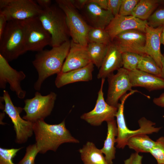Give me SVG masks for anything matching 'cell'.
Here are the masks:
<instances>
[{
  "label": "cell",
  "mask_w": 164,
  "mask_h": 164,
  "mask_svg": "<svg viewBox=\"0 0 164 164\" xmlns=\"http://www.w3.org/2000/svg\"><path fill=\"white\" fill-rule=\"evenodd\" d=\"M160 43L164 46V28H163L160 36Z\"/></svg>",
  "instance_id": "43"
},
{
  "label": "cell",
  "mask_w": 164,
  "mask_h": 164,
  "mask_svg": "<svg viewBox=\"0 0 164 164\" xmlns=\"http://www.w3.org/2000/svg\"><path fill=\"white\" fill-rule=\"evenodd\" d=\"M122 53L129 52L141 55L146 54L145 32L136 29L123 32L116 36L113 41Z\"/></svg>",
  "instance_id": "13"
},
{
  "label": "cell",
  "mask_w": 164,
  "mask_h": 164,
  "mask_svg": "<svg viewBox=\"0 0 164 164\" xmlns=\"http://www.w3.org/2000/svg\"><path fill=\"white\" fill-rule=\"evenodd\" d=\"M105 79H101V87L95 107L91 111L82 114L80 118L91 125L98 126L105 121L114 119L118 108L111 106L105 101L103 87Z\"/></svg>",
  "instance_id": "11"
},
{
  "label": "cell",
  "mask_w": 164,
  "mask_h": 164,
  "mask_svg": "<svg viewBox=\"0 0 164 164\" xmlns=\"http://www.w3.org/2000/svg\"><path fill=\"white\" fill-rule=\"evenodd\" d=\"M83 9L87 20L93 27L105 29L114 17L109 11L101 8L89 0Z\"/></svg>",
  "instance_id": "18"
},
{
  "label": "cell",
  "mask_w": 164,
  "mask_h": 164,
  "mask_svg": "<svg viewBox=\"0 0 164 164\" xmlns=\"http://www.w3.org/2000/svg\"><path fill=\"white\" fill-rule=\"evenodd\" d=\"M94 65L91 63L85 67L66 72H60L57 74L55 81L58 88L75 82L89 81L92 79Z\"/></svg>",
  "instance_id": "20"
},
{
  "label": "cell",
  "mask_w": 164,
  "mask_h": 164,
  "mask_svg": "<svg viewBox=\"0 0 164 164\" xmlns=\"http://www.w3.org/2000/svg\"><path fill=\"white\" fill-rule=\"evenodd\" d=\"M127 96H125L120 99L118 110L116 116L118 129V135L116 138V147L119 149H124L127 146L128 140L130 138L140 135H149L158 132L161 127L155 126V123L142 117L138 121L139 128L132 130L127 127L124 115V105Z\"/></svg>",
  "instance_id": "5"
},
{
  "label": "cell",
  "mask_w": 164,
  "mask_h": 164,
  "mask_svg": "<svg viewBox=\"0 0 164 164\" xmlns=\"http://www.w3.org/2000/svg\"><path fill=\"white\" fill-rule=\"evenodd\" d=\"M132 87H141L149 91L164 89V79L136 69L128 71Z\"/></svg>",
  "instance_id": "19"
},
{
  "label": "cell",
  "mask_w": 164,
  "mask_h": 164,
  "mask_svg": "<svg viewBox=\"0 0 164 164\" xmlns=\"http://www.w3.org/2000/svg\"><path fill=\"white\" fill-rule=\"evenodd\" d=\"M3 97L5 103L3 111L10 118L16 134L15 142L19 144L25 143L33 133V123L21 118L20 114L23 108L15 106L8 92L4 90Z\"/></svg>",
  "instance_id": "10"
},
{
  "label": "cell",
  "mask_w": 164,
  "mask_h": 164,
  "mask_svg": "<svg viewBox=\"0 0 164 164\" xmlns=\"http://www.w3.org/2000/svg\"><path fill=\"white\" fill-rule=\"evenodd\" d=\"M26 77L24 72L17 71L12 68L8 62L0 55V87L5 89L6 84L9 83L10 89L15 93L17 97L23 99L25 96L26 91L23 90L21 82Z\"/></svg>",
  "instance_id": "14"
},
{
  "label": "cell",
  "mask_w": 164,
  "mask_h": 164,
  "mask_svg": "<svg viewBox=\"0 0 164 164\" xmlns=\"http://www.w3.org/2000/svg\"><path fill=\"white\" fill-rule=\"evenodd\" d=\"M164 28L161 26L152 28L147 24L145 28V54L151 57L157 65L162 67L161 57L162 55L160 50V36Z\"/></svg>",
  "instance_id": "21"
},
{
  "label": "cell",
  "mask_w": 164,
  "mask_h": 164,
  "mask_svg": "<svg viewBox=\"0 0 164 164\" xmlns=\"http://www.w3.org/2000/svg\"><path fill=\"white\" fill-rule=\"evenodd\" d=\"M142 55L132 52L122 53L123 68L128 71L137 69V67Z\"/></svg>",
  "instance_id": "29"
},
{
  "label": "cell",
  "mask_w": 164,
  "mask_h": 164,
  "mask_svg": "<svg viewBox=\"0 0 164 164\" xmlns=\"http://www.w3.org/2000/svg\"><path fill=\"white\" fill-rule=\"evenodd\" d=\"M88 43H96L108 45L111 43L110 37L105 30L99 28L91 27L88 34Z\"/></svg>",
  "instance_id": "28"
},
{
  "label": "cell",
  "mask_w": 164,
  "mask_h": 164,
  "mask_svg": "<svg viewBox=\"0 0 164 164\" xmlns=\"http://www.w3.org/2000/svg\"><path fill=\"white\" fill-rule=\"evenodd\" d=\"M122 53L112 42L108 45L107 50L99 69L97 76L98 79H105L113 72L122 67Z\"/></svg>",
  "instance_id": "17"
},
{
  "label": "cell",
  "mask_w": 164,
  "mask_h": 164,
  "mask_svg": "<svg viewBox=\"0 0 164 164\" xmlns=\"http://www.w3.org/2000/svg\"><path fill=\"white\" fill-rule=\"evenodd\" d=\"M107 78L108 87L106 101L110 105L118 108L119 100L128 91L133 90L128 71L122 67L116 74L110 75Z\"/></svg>",
  "instance_id": "12"
},
{
  "label": "cell",
  "mask_w": 164,
  "mask_h": 164,
  "mask_svg": "<svg viewBox=\"0 0 164 164\" xmlns=\"http://www.w3.org/2000/svg\"><path fill=\"white\" fill-rule=\"evenodd\" d=\"M27 52L21 21H8L0 37V55L9 62Z\"/></svg>",
  "instance_id": "4"
},
{
  "label": "cell",
  "mask_w": 164,
  "mask_h": 164,
  "mask_svg": "<svg viewBox=\"0 0 164 164\" xmlns=\"http://www.w3.org/2000/svg\"><path fill=\"white\" fill-rule=\"evenodd\" d=\"M22 148L7 149L0 148V164H15L13 159L17 152Z\"/></svg>",
  "instance_id": "32"
},
{
  "label": "cell",
  "mask_w": 164,
  "mask_h": 164,
  "mask_svg": "<svg viewBox=\"0 0 164 164\" xmlns=\"http://www.w3.org/2000/svg\"><path fill=\"white\" fill-rule=\"evenodd\" d=\"M32 128L40 153L45 154L50 150L55 152L63 143H80L66 128L65 120L59 124L53 125L40 120L33 123Z\"/></svg>",
  "instance_id": "1"
},
{
  "label": "cell",
  "mask_w": 164,
  "mask_h": 164,
  "mask_svg": "<svg viewBox=\"0 0 164 164\" xmlns=\"http://www.w3.org/2000/svg\"><path fill=\"white\" fill-rule=\"evenodd\" d=\"M153 102L156 105L164 108V93H162L158 97L154 98Z\"/></svg>",
  "instance_id": "40"
},
{
  "label": "cell",
  "mask_w": 164,
  "mask_h": 164,
  "mask_svg": "<svg viewBox=\"0 0 164 164\" xmlns=\"http://www.w3.org/2000/svg\"><path fill=\"white\" fill-rule=\"evenodd\" d=\"M78 151L83 164H108L101 149L92 142H87Z\"/></svg>",
  "instance_id": "23"
},
{
  "label": "cell",
  "mask_w": 164,
  "mask_h": 164,
  "mask_svg": "<svg viewBox=\"0 0 164 164\" xmlns=\"http://www.w3.org/2000/svg\"><path fill=\"white\" fill-rule=\"evenodd\" d=\"M35 1L42 10L46 9L51 5L50 0H36Z\"/></svg>",
  "instance_id": "39"
},
{
  "label": "cell",
  "mask_w": 164,
  "mask_h": 164,
  "mask_svg": "<svg viewBox=\"0 0 164 164\" xmlns=\"http://www.w3.org/2000/svg\"><path fill=\"white\" fill-rule=\"evenodd\" d=\"M161 62L162 64L161 77L164 79V54H162L161 57Z\"/></svg>",
  "instance_id": "42"
},
{
  "label": "cell",
  "mask_w": 164,
  "mask_h": 164,
  "mask_svg": "<svg viewBox=\"0 0 164 164\" xmlns=\"http://www.w3.org/2000/svg\"><path fill=\"white\" fill-rule=\"evenodd\" d=\"M107 133L104 141L103 147L101 150L104 155L108 164H113V160L115 158L116 138L118 135V129L116 120L114 119L106 122Z\"/></svg>",
  "instance_id": "22"
},
{
  "label": "cell",
  "mask_w": 164,
  "mask_h": 164,
  "mask_svg": "<svg viewBox=\"0 0 164 164\" xmlns=\"http://www.w3.org/2000/svg\"><path fill=\"white\" fill-rule=\"evenodd\" d=\"M91 63L87 46L70 40V49L61 72H66L83 68Z\"/></svg>",
  "instance_id": "16"
},
{
  "label": "cell",
  "mask_w": 164,
  "mask_h": 164,
  "mask_svg": "<svg viewBox=\"0 0 164 164\" xmlns=\"http://www.w3.org/2000/svg\"><path fill=\"white\" fill-rule=\"evenodd\" d=\"M42 10L32 0H0V12L8 21H22L37 17Z\"/></svg>",
  "instance_id": "9"
},
{
  "label": "cell",
  "mask_w": 164,
  "mask_h": 164,
  "mask_svg": "<svg viewBox=\"0 0 164 164\" xmlns=\"http://www.w3.org/2000/svg\"><path fill=\"white\" fill-rule=\"evenodd\" d=\"M137 69L161 77V68L153 59L147 54L142 56Z\"/></svg>",
  "instance_id": "27"
},
{
  "label": "cell",
  "mask_w": 164,
  "mask_h": 164,
  "mask_svg": "<svg viewBox=\"0 0 164 164\" xmlns=\"http://www.w3.org/2000/svg\"><path fill=\"white\" fill-rule=\"evenodd\" d=\"M147 21V24L152 28L164 27V7L156 9Z\"/></svg>",
  "instance_id": "30"
},
{
  "label": "cell",
  "mask_w": 164,
  "mask_h": 164,
  "mask_svg": "<svg viewBox=\"0 0 164 164\" xmlns=\"http://www.w3.org/2000/svg\"><path fill=\"white\" fill-rule=\"evenodd\" d=\"M157 164H159V163H157Z\"/></svg>",
  "instance_id": "45"
},
{
  "label": "cell",
  "mask_w": 164,
  "mask_h": 164,
  "mask_svg": "<svg viewBox=\"0 0 164 164\" xmlns=\"http://www.w3.org/2000/svg\"><path fill=\"white\" fill-rule=\"evenodd\" d=\"M147 25V20H142L132 15H118L114 17L105 30L112 42L117 35L127 30L136 29L145 33Z\"/></svg>",
  "instance_id": "15"
},
{
  "label": "cell",
  "mask_w": 164,
  "mask_h": 164,
  "mask_svg": "<svg viewBox=\"0 0 164 164\" xmlns=\"http://www.w3.org/2000/svg\"><path fill=\"white\" fill-rule=\"evenodd\" d=\"M121 3V0H108V9L114 17L118 15Z\"/></svg>",
  "instance_id": "35"
},
{
  "label": "cell",
  "mask_w": 164,
  "mask_h": 164,
  "mask_svg": "<svg viewBox=\"0 0 164 164\" xmlns=\"http://www.w3.org/2000/svg\"><path fill=\"white\" fill-rule=\"evenodd\" d=\"M56 96L53 92L45 96L42 95L39 92H36L33 97L24 100L25 105L23 110L26 114L22 118L32 123L44 120L50 114Z\"/></svg>",
  "instance_id": "8"
},
{
  "label": "cell",
  "mask_w": 164,
  "mask_h": 164,
  "mask_svg": "<svg viewBox=\"0 0 164 164\" xmlns=\"http://www.w3.org/2000/svg\"><path fill=\"white\" fill-rule=\"evenodd\" d=\"M108 45L101 43H88L87 49L91 63L99 69L106 54Z\"/></svg>",
  "instance_id": "26"
},
{
  "label": "cell",
  "mask_w": 164,
  "mask_h": 164,
  "mask_svg": "<svg viewBox=\"0 0 164 164\" xmlns=\"http://www.w3.org/2000/svg\"><path fill=\"white\" fill-rule=\"evenodd\" d=\"M149 153L155 159L157 163L164 164V136L159 137L155 141Z\"/></svg>",
  "instance_id": "31"
},
{
  "label": "cell",
  "mask_w": 164,
  "mask_h": 164,
  "mask_svg": "<svg viewBox=\"0 0 164 164\" xmlns=\"http://www.w3.org/2000/svg\"><path fill=\"white\" fill-rule=\"evenodd\" d=\"M74 6L77 9H83L88 2V0H71Z\"/></svg>",
  "instance_id": "38"
},
{
  "label": "cell",
  "mask_w": 164,
  "mask_h": 164,
  "mask_svg": "<svg viewBox=\"0 0 164 164\" xmlns=\"http://www.w3.org/2000/svg\"><path fill=\"white\" fill-rule=\"evenodd\" d=\"M155 142L147 135H140L130 138L127 141V146L138 153H150Z\"/></svg>",
  "instance_id": "24"
},
{
  "label": "cell",
  "mask_w": 164,
  "mask_h": 164,
  "mask_svg": "<svg viewBox=\"0 0 164 164\" xmlns=\"http://www.w3.org/2000/svg\"><path fill=\"white\" fill-rule=\"evenodd\" d=\"M143 156L135 152L131 154L128 158L124 161V164H142Z\"/></svg>",
  "instance_id": "36"
},
{
  "label": "cell",
  "mask_w": 164,
  "mask_h": 164,
  "mask_svg": "<svg viewBox=\"0 0 164 164\" xmlns=\"http://www.w3.org/2000/svg\"><path fill=\"white\" fill-rule=\"evenodd\" d=\"M39 153L36 143L29 145L26 149V153L18 164H35V160Z\"/></svg>",
  "instance_id": "33"
},
{
  "label": "cell",
  "mask_w": 164,
  "mask_h": 164,
  "mask_svg": "<svg viewBox=\"0 0 164 164\" xmlns=\"http://www.w3.org/2000/svg\"><path fill=\"white\" fill-rule=\"evenodd\" d=\"M55 2L65 14L71 40L75 43L87 46V35L91 26L79 13L71 0H56Z\"/></svg>",
  "instance_id": "6"
},
{
  "label": "cell",
  "mask_w": 164,
  "mask_h": 164,
  "mask_svg": "<svg viewBox=\"0 0 164 164\" xmlns=\"http://www.w3.org/2000/svg\"><path fill=\"white\" fill-rule=\"evenodd\" d=\"M139 0H121L119 15L123 16L132 15L134 8Z\"/></svg>",
  "instance_id": "34"
},
{
  "label": "cell",
  "mask_w": 164,
  "mask_h": 164,
  "mask_svg": "<svg viewBox=\"0 0 164 164\" xmlns=\"http://www.w3.org/2000/svg\"><path fill=\"white\" fill-rule=\"evenodd\" d=\"M70 46V41L69 40L59 46L52 47L50 50H43L36 54L32 62L38 75L34 86L35 90H40L47 78L61 72Z\"/></svg>",
  "instance_id": "2"
},
{
  "label": "cell",
  "mask_w": 164,
  "mask_h": 164,
  "mask_svg": "<svg viewBox=\"0 0 164 164\" xmlns=\"http://www.w3.org/2000/svg\"><path fill=\"white\" fill-rule=\"evenodd\" d=\"M160 4H161L164 5V0H159Z\"/></svg>",
  "instance_id": "44"
},
{
  "label": "cell",
  "mask_w": 164,
  "mask_h": 164,
  "mask_svg": "<svg viewBox=\"0 0 164 164\" xmlns=\"http://www.w3.org/2000/svg\"><path fill=\"white\" fill-rule=\"evenodd\" d=\"M38 18L51 36L52 47L59 46L69 40L70 36L65 14L57 4L42 10Z\"/></svg>",
  "instance_id": "3"
},
{
  "label": "cell",
  "mask_w": 164,
  "mask_h": 164,
  "mask_svg": "<svg viewBox=\"0 0 164 164\" xmlns=\"http://www.w3.org/2000/svg\"><path fill=\"white\" fill-rule=\"evenodd\" d=\"M24 33L27 51L39 52L48 45L51 46L52 39L37 17L21 21Z\"/></svg>",
  "instance_id": "7"
},
{
  "label": "cell",
  "mask_w": 164,
  "mask_h": 164,
  "mask_svg": "<svg viewBox=\"0 0 164 164\" xmlns=\"http://www.w3.org/2000/svg\"><path fill=\"white\" fill-rule=\"evenodd\" d=\"M89 1L95 3L104 9H108V0H89Z\"/></svg>",
  "instance_id": "41"
},
{
  "label": "cell",
  "mask_w": 164,
  "mask_h": 164,
  "mask_svg": "<svg viewBox=\"0 0 164 164\" xmlns=\"http://www.w3.org/2000/svg\"><path fill=\"white\" fill-rule=\"evenodd\" d=\"M8 21L6 16L0 12V37L5 29Z\"/></svg>",
  "instance_id": "37"
},
{
  "label": "cell",
  "mask_w": 164,
  "mask_h": 164,
  "mask_svg": "<svg viewBox=\"0 0 164 164\" xmlns=\"http://www.w3.org/2000/svg\"><path fill=\"white\" fill-rule=\"evenodd\" d=\"M159 4V0H140L133 9L132 15L147 20Z\"/></svg>",
  "instance_id": "25"
}]
</instances>
